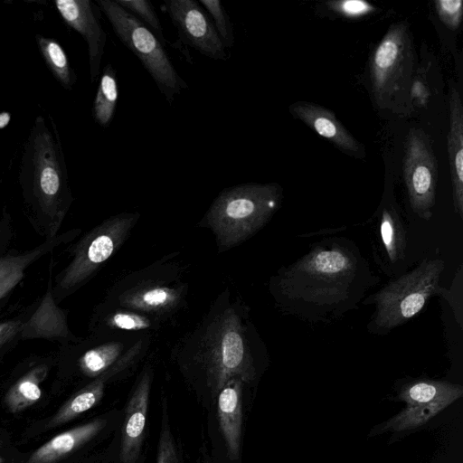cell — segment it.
Wrapping results in <instances>:
<instances>
[{"mask_svg": "<svg viewBox=\"0 0 463 463\" xmlns=\"http://www.w3.org/2000/svg\"><path fill=\"white\" fill-rule=\"evenodd\" d=\"M18 180L28 222L44 241L54 238L73 197L61 141L52 118H35L23 148Z\"/></svg>", "mask_w": 463, "mask_h": 463, "instance_id": "1", "label": "cell"}, {"mask_svg": "<svg viewBox=\"0 0 463 463\" xmlns=\"http://www.w3.org/2000/svg\"><path fill=\"white\" fill-rule=\"evenodd\" d=\"M358 271L354 256L343 247H319L288 270L287 288L293 300L329 308L345 301Z\"/></svg>", "mask_w": 463, "mask_h": 463, "instance_id": "2", "label": "cell"}, {"mask_svg": "<svg viewBox=\"0 0 463 463\" xmlns=\"http://www.w3.org/2000/svg\"><path fill=\"white\" fill-rule=\"evenodd\" d=\"M415 60L408 24H392L375 47L370 61L372 93L379 109L402 110L412 84Z\"/></svg>", "mask_w": 463, "mask_h": 463, "instance_id": "3", "label": "cell"}, {"mask_svg": "<svg viewBox=\"0 0 463 463\" xmlns=\"http://www.w3.org/2000/svg\"><path fill=\"white\" fill-rule=\"evenodd\" d=\"M96 3L118 38L137 57L161 94L171 104L187 89V84L175 70L164 44L115 0H97Z\"/></svg>", "mask_w": 463, "mask_h": 463, "instance_id": "4", "label": "cell"}, {"mask_svg": "<svg viewBox=\"0 0 463 463\" xmlns=\"http://www.w3.org/2000/svg\"><path fill=\"white\" fill-rule=\"evenodd\" d=\"M444 269L440 259H425L411 271L390 281L374 297L373 325L378 331L391 330L418 314L439 291Z\"/></svg>", "mask_w": 463, "mask_h": 463, "instance_id": "5", "label": "cell"}, {"mask_svg": "<svg viewBox=\"0 0 463 463\" xmlns=\"http://www.w3.org/2000/svg\"><path fill=\"white\" fill-rule=\"evenodd\" d=\"M403 176L412 211L430 220L435 204L438 163L430 137L421 128H411L405 138Z\"/></svg>", "mask_w": 463, "mask_h": 463, "instance_id": "6", "label": "cell"}, {"mask_svg": "<svg viewBox=\"0 0 463 463\" xmlns=\"http://www.w3.org/2000/svg\"><path fill=\"white\" fill-rule=\"evenodd\" d=\"M161 7L185 44L212 60H227L226 49L211 18L198 1L165 0Z\"/></svg>", "mask_w": 463, "mask_h": 463, "instance_id": "7", "label": "cell"}, {"mask_svg": "<svg viewBox=\"0 0 463 463\" xmlns=\"http://www.w3.org/2000/svg\"><path fill=\"white\" fill-rule=\"evenodd\" d=\"M56 263L52 256L48 264L46 289L24 322L21 340L44 339L59 345L78 341L68 326V311L55 301L52 293L53 270Z\"/></svg>", "mask_w": 463, "mask_h": 463, "instance_id": "8", "label": "cell"}, {"mask_svg": "<svg viewBox=\"0 0 463 463\" xmlns=\"http://www.w3.org/2000/svg\"><path fill=\"white\" fill-rule=\"evenodd\" d=\"M55 6L63 21L77 31L88 47L90 78L94 83L99 75L107 34L90 0H56Z\"/></svg>", "mask_w": 463, "mask_h": 463, "instance_id": "9", "label": "cell"}, {"mask_svg": "<svg viewBox=\"0 0 463 463\" xmlns=\"http://www.w3.org/2000/svg\"><path fill=\"white\" fill-rule=\"evenodd\" d=\"M75 236V231H68L33 248L23 251L9 250L0 258V317L21 287L29 269Z\"/></svg>", "mask_w": 463, "mask_h": 463, "instance_id": "10", "label": "cell"}, {"mask_svg": "<svg viewBox=\"0 0 463 463\" xmlns=\"http://www.w3.org/2000/svg\"><path fill=\"white\" fill-rule=\"evenodd\" d=\"M289 111L293 117L344 153L358 158L364 156L363 144L358 142L330 109L312 102L298 101L289 107Z\"/></svg>", "mask_w": 463, "mask_h": 463, "instance_id": "11", "label": "cell"}, {"mask_svg": "<svg viewBox=\"0 0 463 463\" xmlns=\"http://www.w3.org/2000/svg\"><path fill=\"white\" fill-rule=\"evenodd\" d=\"M149 400V382L145 378L128 401L125 411L120 447L122 463H136L145 436Z\"/></svg>", "mask_w": 463, "mask_h": 463, "instance_id": "12", "label": "cell"}, {"mask_svg": "<svg viewBox=\"0 0 463 463\" xmlns=\"http://www.w3.org/2000/svg\"><path fill=\"white\" fill-rule=\"evenodd\" d=\"M449 130L448 153L452 184L454 208L463 217V106L457 88L452 87L449 96Z\"/></svg>", "mask_w": 463, "mask_h": 463, "instance_id": "13", "label": "cell"}, {"mask_svg": "<svg viewBox=\"0 0 463 463\" xmlns=\"http://www.w3.org/2000/svg\"><path fill=\"white\" fill-rule=\"evenodd\" d=\"M217 415L228 456L231 459L235 460L239 458L242 425V399L240 382L232 380L222 388L218 396Z\"/></svg>", "mask_w": 463, "mask_h": 463, "instance_id": "14", "label": "cell"}, {"mask_svg": "<svg viewBox=\"0 0 463 463\" xmlns=\"http://www.w3.org/2000/svg\"><path fill=\"white\" fill-rule=\"evenodd\" d=\"M105 423L95 420L55 436L39 448L27 463H53L93 438Z\"/></svg>", "mask_w": 463, "mask_h": 463, "instance_id": "15", "label": "cell"}, {"mask_svg": "<svg viewBox=\"0 0 463 463\" xmlns=\"http://www.w3.org/2000/svg\"><path fill=\"white\" fill-rule=\"evenodd\" d=\"M463 395V387L444 381L421 380L404 385L398 400L407 405H420L434 402H454Z\"/></svg>", "mask_w": 463, "mask_h": 463, "instance_id": "16", "label": "cell"}, {"mask_svg": "<svg viewBox=\"0 0 463 463\" xmlns=\"http://www.w3.org/2000/svg\"><path fill=\"white\" fill-rule=\"evenodd\" d=\"M118 100L117 71L111 64H107L99 78L93 101L92 116L97 124L107 128L113 120Z\"/></svg>", "mask_w": 463, "mask_h": 463, "instance_id": "17", "label": "cell"}, {"mask_svg": "<svg viewBox=\"0 0 463 463\" xmlns=\"http://www.w3.org/2000/svg\"><path fill=\"white\" fill-rule=\"evenodd\" d=\"M448 402H434L420 405H407L402 411L389 419L382 427L383 431H403L427 423L450 405Z\"/></svg>", "mask_w": 463, "mask_h": 463, "instance_id": "18", "label": "cell"}, {"mask_svg": "<svg viewBox=\"0 0 463 463\" xmlns=\"http://www.w3.org/2000/svg\"><path fill=\"white\" fill-rule=\"evenodd\" d=\"M35 39L40 52L53 76L63 88L72 89L76 77L62 47L52 38L37 34Z\"/></svg>", "mask_w": 463, "mask_h": 463, "instance_id": "19", "label": "cell"}, {"mask_svg": "<svg viewBox=\"0 0 463 463\" xmlns=\"http://www.w3.org/2000/svg\"><path fill=\"white\" fill-rule=\"evenodd\" d=\"M36 301L13 315L0 317V360L21 342V332L24 322L30 317Z\"/></svg>", "mask_w": 463, "mask_h": 463, "instance_id": "20", "label": "cell"}, {"mask_svg": "<svg viewBox=\"0 0 463 463\" xmlns=\"http://www.w3.org/2000/svg\"><path fill=\"white\" fill-rule=\"evenodd\" d=\"M113 354L109 347L90 348L84 351L78 357L61 349L58 351L59 357L73 359L79 370L88 376H94L104 371L113 360Z\"/></svg>", "mask_w": 463, "mask_h": 463, "instance_id": "21", "label": "cell"}, {"mask_svg": "<svg viewBox=\"0 0 463 463\" xmlns=\"http://www.w3.org/2000/svg\"><path fill=\"white\" fill-rule=\"evenodd\" d=\"M380 232L389 259L392 262L395 263L402 255L404 243L394 211L391 209H384L383 211Z\"/></svg>", "mask_w": 463, "mask_h": 463, "instance_id": "22", "label": "cell"}, {"mask_svg": "<svg viewBox=\"0 0 463 463\" xmlns=\"http://www.w3.org/2000/svg\"><path fill=\"white\" fill-rule=\"evenodd\" d=\"M123 9L128 11L146 27H147L158 40L165 44L164 30L152 3L147 0H115Z\"/></svg>", "mask_w": 463, "mask_h": 463, "instance_id": "23", "label": "cell"}, {"mask_svg": "<svg viewBox=\"0 0 463 463\" xmlns=\"http://www.w3.org/2000/svg\"><path fill=\"white\" fill-rule=\"evenodd\" d=\"M199 4L208 14L225 49L235 43L232 23L230 15L219 0H199Z\"/></svg>", "mask_w": 463, "mask_h": 463, "instance_id": "24", "label": "cell"}, {"mask_svg": "<svg viewBox=\"0 0 463 463\" xmlns=\"http://www.w3.org/2000/svg\"><path fill=\"white\" fill-rule=\"evenodd\" d=\"M103 388V383L98 381L81 390L61 410L59 419L61 421L69 420L92 408L101 399Z\"/></svg>", "mask_w": 463, "mask_h": 463, "instance_id": "25", "label": "cell"}, {"mask_svg": "<svg viewBox=\"0 0 463 463\" xmlns=\"http://www.w3.org/2000/svg\"><path fill=\"white\" fill-rule=\"evenodd\" d=\"M222 367L230 373L236 371L243 358V345L241 337L235 332H228L222 339Z\"/></svg>", "mask_w": 463, "mask_h": 463, "instance_id": "26", "label": "cell"}, {"mask_svg": "<svg viewBox=\"0 0 463 463\" xmlns=\"http://www.w3.org/2000/svg\"><path fill=\"white\" fill-rule=\"evenodd\" d=\"M326 8L342 17L357 19L376 11V7L364 0H336L325 3Z\"/></svg>", "mask_w": 463, "mask_h": 463, "instance_id": "27", "label": "cell"}, {"mask_svg": "<svg viewBox=\"0 0 463 463\" xmlns=\"http://www.w3.org/2000/svg\"><path fill=\"white\" fill-rule=\"evenodd\" d=\"M434 5L439 18L448 28L456 30L459 27L463 14L461 0H437Z\"/></svg>", "mask_w": 463, "mask_h": 463, "instance_id": "28", "label": "cell"}, {"mask_svg": "<svg viewBox=\"0 0 463 463\" xmlns=\"http://www.w3.org/2000/svg\"><path fill=\"white\" fill-rule=\"evenodd\" d=\"M156 463H178L175 445L165 416L162 420Z\"/></svg>", "mask_w": 463, "mask_h": 463, "instance_id": "29", "label": "cell"}, {"mask_svg": "<svg viewBox=\"0 0 463 463\" xmlns=\"http://www.w3.org/2000/svg\"><path fill=\"white\" fill-rule=\"evenodd\" d=\"M11 219L7 213H0V258L5 255L13 238Z\"/></svg>", "mask_w": 463, "mask_h": 463, "instance_id": "30", "label": "cell"}, {"mask_svg": "<svg viewBox=\"0 0 463 463\" xmlns=\"http://www.w3.org/2000/svg\"><path fill=\"white\" fill-rule=\"evenodd\" d=\"M113 323L123 329H139L147 326L141 317L129 314H117L113 317Z\"/></svg>", "mask_w": 463, "mask_h": 463, "instance_id": "31", "label": "cell"}, {"mask_svg": "<svg viewBox=\"0 0 463 463\" xmlns=\"http://www.w3.org/2000/svg\"><path fill=\"white\" fill-rule=\"evenodd\" d=\"M168 298V294L163 289H153L143 295V301L151 306L163 304Z\"/></svg>", "mask_w": 463, "mask_h": 463, "instance_id": "32", "label": "cell"}]
</instances>
